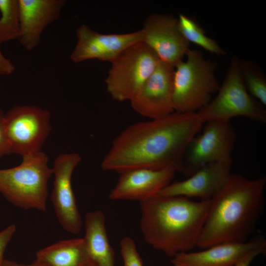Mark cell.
Masks as SVG:
<instances>
[{
  "label": "cell",
  "instance_id": "6da1fadb",
  "mask_svg": "<svg viewBox=\"0 0 266 266\" xmlns=\"http://www.w3.org/2000/svg\"><path fill=\"white\" fill-rule=\"evenodd\" d=\"M203 124L197 112L174 111L130 125L113 140L101 167L119 173L140 168L182 173L187 147Z\"/></svg>",
  "mask_w": 266,
  "mask_h": 266
},
{
  "label": "cell",
  "instance_id": "7a4b0ae2",
  "mask_svg": "<svg viewBox=\"0 0 266 266\" xmlns=\"http://www.w3.org/2000/svg\"><path fill=\"white\" fill-rule=\"evenodd\" d=\"M265 176L249 179L236 174L210 200L197 246L244 242L253 233L264 205Z\"/></svg>",
  "mask_w": 266,
  "mask_h": 266
},
{
  "label": "cell",
  "instance_id": "3957f363",
  "mask_svg": "<svg viewBox=\"0 0 266 266\" xmlns=\"http://www.w3.org/2000/svg\"><path fill=\"white\" fill-rule=\"evenodd\" d=\"M210 200L156 195L139 201L145 241L171 258L197 246Z\"/></svg>",
  "mask_w": 266,
  "mask_h": 266
},
{
  "label": "cell",
  "instance_id": "277c9868",
  "mask_svg": "<svg viewBox=\"0 0 266 266\" xmlns=\"http://www.w3.org/2000/svg\"><path fill=\"white\" fill-rule=\"evenodd\" d=\"M22 158L19 165L0 169V193L17 207L45 212L48 183L53 174L48 157L40 151Z\"/></svg>",
  "mask_w": 266,
  "mask_h": 266
},
{
  "label": "cell",
  "instance_id": "5b68a950",
  "mask_svg": "<svg viewBox=\"0 0 266 266\" xmlns=\"http://www.w3.org/2000/svg\"><path fill=\"white\" fill-rule=\"evenodd\" d=\"M186 60L174 68L172 102L174 111L196 112L206 105L220 86L215 75L216 65L202 53L189 49Z\"/></svg>",
  "mask_w": 266,
  "mask_h": 266
},
{
  "label": "cell",
  "instance_id": "8992f818",
  "mask_svg": "<svg viewBox=\"0 0 266 266\" xmlns=\"http://www.w3.org/2000/svg\"><path fill=\"white\" fill-rule=\"evenodd\" d=\"M204 123L210 121L229 122L242 116L265 123L266 111L247 91L241 74L240 60L233 57L216 97L196 112Z\"/></svg>",
  "mask_w": 266,
  "mask_h": 266
},
{
  "label": "cell",
  "instance_id": "52a82bcc",
  "mask_svg": "<svg viewBox=\"0 0 266 266\" xmlns=\"http://www.w3.org/2000/svg\"><path fill=\"white\" fill-rule=\"evenodd\" d=\"M159 61L142 42L129 47L111 63L105 80L107 92L116 101H130L154 71Z\"/></svg>",
  "mask_w": 266,
  "mask_h": 266
},
{
  "label": "cell",
  "instance_id": "ba28073f",
  "mask_svg": "<svg viewBox=\"0 0 266 266\" xmlns=\"http://www.w3.org/2000/svg\"><path fill=\"white\" fill-rule=\"evenodd\" d=\"M50 112L35 105H15L4 116L10 152L22 157L40 151L51 129Z\"/></svg>",
  "mask_w": 266,
  "mask_h": 266
},
{
  "label": "cell",
  "instance_id": "9c48e42d",
  "mask_svg": "<svg viewBox=\"0 0 266 266\" xmlns=\"http://www.w3.org/2000/svg\"><path fill=\"white\" fill-rule=\"evenodd\" d=\"M236 140L235 131L229 122H206L201 133L196 135L187 147L182 173L189 177L212 163L231 166Z\"/></svg>",
  "mask_w": 266,
  "mask_h": 266
},
{
  "label": "cell",
  "instance_id": "30bf717a",
  "mask_svg": "<svg viewBox=\"0 0 266 266\" xmlns=\"http://www.w3.org/2000/svg\"><path fill=\"white\" fill-rule=\"evenodd\" d=\"M81 161L78 153L62 154L52 167L55 179L51 198L55 213L63 229L73 234L79 233L83 224L71 185L73 172Z\"/></svg>",
  "mask_w": 266,
  "mask_h": 266
},
{
  "label": "cell",
  "instance_id": "8fae6325",
  "mask_svg": "<svg viewBox=\"0 0 266 266\" xmlns=\"http://www.w3.org/2000/svg\"><path fill=\"white\" fill-rule=\"evenodd\" d=\"M140 31L142 42L161 61L174 67L190 49V43L179 30L177 18L172 15L150 14Z\"/></svg>",
  "mask_w": 266,
  "mask_h": 266
},
{
  "label": "cell",
  "instance_id": "7c38bea8",
  "mask_svg": "<svg viewBox=\"0 0 266 266\" xmlns=\"http://www.w3.org/2000/svg\"><path fill=\"white\" fill-rule=\"evenodd\" d=\"M76 44L70 58L74 63L97 59L112 63L126 49L142 42L140 30L123 34H103L82 24L76 30Z\"/></svg>",
  "mask_w": 266,
  "mask_h": 266
},
{
  "label": "cell",
  "instance_id": "4fadbf2b",
  "mask_svg": "<svg viewBox=\"0 0 266 266\" xmlns=\"http://www.w3.org/2000/svg\"><path fill=\"white\" fill-rule=\"evenodd\" d=\"M174 67L159 61L154 71L130 100L133 109L151 119H160L173 112Z\"/></svg>",
  "mask_w": 266,
  "mask_h": 266
},
{
  "label": "cell",
  "instance_id": "5bb4252c",
  "mask_svg": "<svg viewBox=\"0 0 266 266\" xmlns=\"http://www.w3.org/2000/svg\"><path fill=\"white\" fill-rule=\"evenodd\" d=\"M231 165L208 164L184 180L169 183L158 194L167 197L182 196L208 201L224 187L231 175Z\"/></svg>",
  "mask_w": 266,
  "mask_h": 266
},
{
  "label": "cell",
  "instance_id": "9a60e30c",
  "mask_svg": "<svg viewBox=\"0 0 266 266\" xmlns=\"http://www.w3.org/2000/svg\"><path fill=\"white\" fill-rule=\"evenodd\" d=\"M176 172L170 169L144 168L123 171L108 197L114 200H146L157 195L170 183Z\"/></svg>",
  "mask_w": 266,
  "mask_h": 266
},
{
  "label": "cell",
  "instance_id": "2e32d148",
  "mask_svg": "<svg viewBox=\"0 0 266 266\" xmlns=\"http://www.w3.org/2000/svg\"><path fill=\"white\" fill-rule=\"evenodd\" d=\"M21 45L31 51L38 46L41 35L51 24L60 17L65 0H18Z\"/></svg>",
  "mask_w": 266,
  "mask_h": 266
},
{
  "label": "cell",
  "instance_id": "e0dca14e",
  "mask_svg": "<svg viewBox=\"0 0 266 266\" xmlns=\"http://www.w3.org/2000/svg\"><path fill=\"white\" fill-rule=\"evenodd\" d=\"M266 250L264 236L251 237L244 242H224L199 252L179 253L171 258L173 266H233L247 253Z\"/></svg>",
  "mask_w": 266,
  "mask_h": 266
},
{
  "label": "cell",
  "instance_id": "ac0fdd59",
  "mask_svg": "<svg viewBox=\"0 0 266 266\" xmlns=\"http://www.w3.org/2000/svg\"><path fill=\"white\" fill-rule=\"evenodd\" d=\"M83 238L91 262L96 266H115V254L110 244L101 210L86 213Z\"/></svg>",
  "mask_w": 266,
  "mask_h": 266
},
{
  "label": "cell",
  "instance_id": "d6986e66",
  "mask_svg": "<svg viewBox=\"0 0 266 266\" xmlns=\"http://www.w3.org/2000/svg\"><path fill=\"white\" fill-rule=\"evenodd\" d=\"M36 260L46 266H87L89 259L83 238L60 241L36 253Z\"/></svg>",
  "mask_w": 266,
  "mask_h": 266
},
{
  "label": "cell",
  "instance_id": "ffe728a7",
  "mask_svg": "<svg viewBox=\"0 0 266 266\" xmlns=\"http://www.w3.org/2000/svg\"><path fill=\"white\" fill-rule=\"evenodd\" d=\"M177 21L179 31L188 42L193 43L212 54H226L215 40L206 35L205 31L194 18L180 13Z\"/></svg>",
  "mask_w": 266,
  "mask_h": 266
},
{
  "label": "cell",
  "instance_id": "44dd1931",
  "mask_svg": "<svg viewBox=\"0 0 266 266\" xmlns=\"http://www.w3.org/2000/svg\"><path fill=\"white\" fill-rule=\"evenodd\" d=\"M0 43L18 39L20 15L18 0H0Z\"/></svg>",
  "mask_w": 266,
  "mask_h": 266
},
{
  "label": "cell",
  "instance_id": "7402d4cb",
  "mask_svg": "<svg viewBox=\"0 0 266 266\" xmlns=\"http://www.w3.org/2000/svg\"><path fill=\"white\" fill-rule=\"evenodd\" d=\"M241 77L248 93L263 105H266V79L264 73L253 63L240 61Z\"/></svg>",
  "mask_w": 266,
  "mask_h": 266
},
{
  "label": "cell",
  "instance_id": "603a6c76",
  "mask_svg": "<svg viewBox=\"0 0 266 266\" xmlns=\"http://www.w3.org/2000/svg\"><path fill=\"white\" fill-rule=\"evenodd\" d=\"M120 246L124 266H143L142 259L133 239L129 237L123 238Z\"/></svg>",
  "mask_w": 266,
  "mask_h": 266
},
{
  "label": "cell",
  "instance_id": "cb8c5ba5",
  "mask_svg": "<svg viewBox=\"0 0 266 266\" xmlns=\"http://www.w3.org/2000/svg\"><path fill=\"white\" fill-rule=\"evenodd\" d=\"M16 229L15 225L11 224L0 232V266H2L4 260L3 259L4 251L13 237Z\"/></svg>",
  "mask_w": 266,
  "mask_h": 266
},
{
  "label": "cell",
  "instance_id": "d4e9b609",
  "mask_svg": "<svg viewBox=\"0 0 266 266\" xmlns=\"http://www.w3.org/2000/svg\"><path fill=\"white\" fill-rule=\"evenodd\" d=\"M4 116V115L0 107V158L10 153L5 133Z\"/></svg>",
  "mask_w": 266,
  "mask_h": 266
},
{
  "label": "cell",
  "instance_id": "484cf974",
  "mask_svg": "<svg viewBox=\"0 0 266 266\" xmlns=\"http://www.w3.org/2000/svg\"><path fill=\"white\" fill-rule=\"evenodd\" d=\"M0 75L8 76L15 70V66L11 60L6 58L0 49Z\"/></svg>",
  "mask_w": 266,
  "mask_h": 266
},
{
  "label": "cell",
  "instance_id": "4316f807",
  "mask_svg": "<svg viewBox=\"0 0 266 266\" xmlns=\"http://www.w3.org/2000/svg\"><path fill=\"white\" fill-rule=\"evenodd\" d=\"M266 250L257 249L251 251L243 256L233 266H249L252 261L258 255L266 253Z\"/></svg>",
  "mask_w": 266,
  "mask_h": 266
},
{
  "label": "cell",
  "instance_id": "83f0119b",
  "mask_svg": "<svg viewBox=\"0 0 266 266\" xmlns=\"http://www.w3.org/2000/svg\"><path fill=\"white\" fill-rule=\"evenodd\" d=\"M2 266H46L45 265L35 260L33 263L29 265L18 263L15 261L4 259Z\"/></svg>",
  "mask_w": 266,
  "mask_h": 266
},
{
  "label": "cell",
  "instance_id": "f1b7e54d",
  "mask_svg": "<svg viewBox=\"0 0 266 266\" xmlns=\"http://www.w3.org/2000/svg\"><path fill=\"white\" fill-rule=\"evenodd\" d=\"M87 266H96L94 264L91 263Z\"/></svg>",
  "mask_w": 266,
  "mask_h": 266
},
{
  "label": "cell",
  "instance_id": "f546056e",
  "mask_svg": "<svg viewBox=\"0 0 266 266\" xmlns=\"http://www.w3.org/2000/svg\"></svg>",
  "mask_w": 266,
  "mask_h": 266
}]
</instances>
